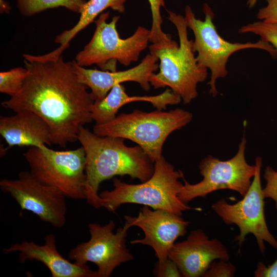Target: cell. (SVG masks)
<instances>
[{"label":"cell","instance_id":"cell-7","mask_svg":"<svg viewBox=\"0 0 277 277\" xmlns=\"http://www.w3.org/2000/svg\"><path fill=\"white\" fill-rule=\"evenodd\" d=\"M205 19L196 18L191 8L187 5L185 19L188 28L194 36L193 48L197 52L196 56L199 64L209 69L211 76L207 84L210 85L209 93L216 96L219 92L215 86L216 80L225 77L228 73L226 65L229 57L234 52L245 49L255 48L264 50L273 57H277V51L269 43L260 39L257 42L231 43L222 38L218 33L213 19L214 13L210 7L204 4Z\"/></svg>","mask_w":277,"mask_h":277},{"label":"cell","instance_id":"cell-18","mask_svg":"<svg viewBox=\"0 0 277 277\" xmlns=\"http://www.w3.org/2000/svg\"><path fill=\"white\" fill-rule=\"evenodd\" d=\"M181 100L180 96L169 88L155 95L129 96L124 86L118 84L114 86L105 97L94 101L90 107L91 117L96 125H101L113 120L119 109L129 103L147 102L157 110H162L168 105L180 103Z\"/></svg>","mask_w":277,"mask_h":277},{"label":"cell","instance_id":"cell-25","mask_svg":"<svg viewBox=\"0 0 277 277\" xmlns=\"http://www.w3.org/2000/svg\"><path fill=\"white\" fill-rule=\"evenodd\" d=\"M264 177L266 181L263 193L265 198H270L275 202L277 210V171L267 166L264 170Z\"/></svg>","mask_w":277,"mask_h":277},{"label":"cell","instance_id":"cell-30","mask_svg":"<svg viewBox=\"0 0 277 277\" xmlns=\"http://www.w3.org/2000/svg\"><path fill=\"white\" fill-rule=\"evenodd\" d=\"M258 0H247V5L249 8H251L253 7L256 3Z\"/></svg>","mask_w":277,"mask_h":277},{"label":"cell","instance_id":"cell-14","mask_svg":"<svg viewBox=\"0 0 277 277\" xmlns=\"http://www.w3.org/2000/svg\"><path fill=\"white\" fill-rule=\"evenodd\" d=\"M185 277L202 276L216 259L229 261L226 246L217 239L210 240L203 230H192L187 239L175 243L168 252Z\"/></svg>","mask_w":277,"mask_h":277},{"label":"cell","instance_id":"cell-15","mask_svg":"<svg viewBox=\"0 0 277 277\" xmlns=\"http://www.w3.org/2000/svg\"><path fill=\"white\" fill-rule=\"evenodd\" d=\"M158 58L148 54L136 66L124 71H110L86 69L73 61L78 81L91 90L94 101L105 97L115 85L125 82H135L145 90L150 88V78L159 68Z\"/></svg>","mask_w":277,"mask_h":277},{"label":"cell","instance_id":"cell-4","mask_svg":"<svg viewBox=\"0 0 277 277\" xmlns=\"http://www.w3.org/2000/svg\"><path fill=\"white\" fill-rule=\"evenodd\" d=\"M183 177L182 171L175 170L162 156L154 162L151 177L141 184H128L113 177V189L99 194L100 207L114 212L124 204L134 203L182 215L183 211L192 209L178 196L183 185L179 179Z\"/></svg>","mask_w":277,"mask_h":277},{"label":"cell","instance_id":"cell-11","mask_svg":"<svg viewBox=\"0 0 277 277\" xmlns=\"http://www.w3.org/2000/svg\"><path fill=\"white\" fill-rule=\"evenodd\" d=\"M115 227L112 220L105 225L90 223L88 228L90 239L71 249L68 258L81 265L93 263L98 267V277L110 276L122 263L134 259L126 245L127 232L130 227L125 223L123 227L114 233Z\"/></svg>","mask_w":277,"mask_h":277},{"label":"cell","instance_id":"cell-23","mask_svg":"<svg viewBox=\"0 0 277 277\" xmlns=\"http://www.w3.org/2000/svg\"><path fill=\"white\" fill-rule=\"evenodd\" d=\"M240 33H251L270 44L277 51V24L259 21L241 27Z\"/></svg>","mask_w":277,"mask_h":277},{"label":"cell","instance_id":"cell-8","mask_svg":"<svg viewBox=\"0 0 277 277\" xmlns=\"http://www.w3.org/2000/svg\"><path fill=\"white\" fill-rule=\"evenodd\" d=\"M23 155L38 180L56 187L66 197L86 199V155L82 146L58 151L43 145L30 147Z\"/></svg>","mask_w":277,"mask_h":277},{"label":"cell","instance_id":"cell-1","mask_svg":"<svg viewBox=\"0 0 277 277\" xmlns=\"http://www.w3.org/2000/svg\"><path fill=\"white\" fill-rule=\"evenodd\" d=\"M23 56L28 75L23 87L2 106L15 112L37 114L49 125L53 144L65 147L78 141L80 128L92 121L94 98L78 81L72 62H65L61 55L49 60Z\"/></svg>","mask_w":277,"mask_h":277},{"label":"cell","instance_id":"cell-6","mask_svg":"<svg viewBox=\"0 0 277 277\" xmlns=\"http://www.w3.org/2000/svg\"><path fill=\"white\" fill-rule=\"evenodd\" d=\"M109 12L102 13L94 20L95 30L84 49L76 55L75 62L80 66L97 65L104 71H116V62L129 66L137 61L142 51L148 44L150 30L138 26L134 33L122 38L116 30L119 16H114L109 23L107 21Z\"/></svg>","mask_w":277,"mask_h":277},{"label":"cell","instance_id":"cell-20","mask_svg":"<svg viewBox=\"0 0 277 277\" xmlns=\"http://www.w3.org/2000/svg\"><path fill=\"white\" fill-rule=\"evenodd\" d=\"M86 2V0H16V6L22 15L31 16L47 9L59 7L80 13Z\"/></svg>","mask_w":277,"mask_h":277},{"label":"cell","instance_id":"cell-17","mask_svg":"<svg viewBox=\"0 0 277 277\" xmlns=\"http://www.w3.org/2000/svg\"><path fill=\"white\" fill-rule=\"evenodd\" d=\"M0 134L8 145L6 149L14 146L38 147L53 144L49 125L41 117L30 111L1 116Z\"/></svg>","mask_w":277,"mask_h":277},{"label":"cell","instance_id":"cell-13","mask_svg":"<svg viewBox=\"0 0 277 277\" xmlns=\"http://www.w3.org/2000/svg\"><path fill=\"white\" fill-rule=\"evenodd\" d=\"M125 220L130 227L137 226L144 233L143 239L132 240L130 243L150 246L159 261L168 258L175 240L186 234L189 224L181 215L164 209H150L147 206L141 208L137 216L126 215Z\"/></svg>","mask_w":277,"mask_h":277},{"label":"cell","instance_id":"cell-26","mask_svg":"<svg viewBox=\"0 0 277 277\" xmlns=\"http://www.w3.org/2000/svg\"><path fill=\"white\" fill-rule=\"evenodd\" d=\"M158 277H180L182 274L176 263L168 258L163 261H158L153 270Z\"/></svg>","mask_w":277,"mask_h":277},{"label":"cell","instance_id":"cell-10","mask_svg":"<svg viewBox=\"0 0 277 277\" xmlns=\"http://www.w3.org/2000/svg\"><path fill=\"white\" fill-rule=\"evenodd\" d=\"M256 172L250 188L243 199L230 204L225 199L217 201L212 205V210L223 222L228 224H235L240 229V234L236 236L239 250L249 233L255 238L258 247L264 254L265 250L264 242H267L277 249V240L270 233L264 215L265 199L261 183V170L262 159H255Z\"/></svg>","mask_w":277,"mask_h":277},{"label":"cell","instance_id":"cell-2","mask_svg":"<svg viewBox=\"0 0 277 277\" xmlns=\"http://www.w3.org/2000/svg\"><path fill=\"white\" fill-rule=\"evenodd\" d=\"M77 140L86 155V199L95 208L100 207L98 191L103 181L128 175L143 182L154 172V163L144 150L126 145L124 138L98 136L82 126Z\"/></svg>","mask_w":277,"mask_h":277},{"label":"cell","instance_id":"cell-16","mask_svg":"<svg viewBox=\"0 0 277 277\" xmlns=\"http://www.w3.org/2000/svg\"><path fill=\"white\" fill-rule=\"evenodd\" d=\"M45 244L38 245L33 241H23L11 245L3 249L5 253L18 252V262L36 260L44 264L52 277H98L97 271L90 269L86 265L72 263L58 251L56 238L52 233L44 238Z\"/></svg>","mask_w":277,"mask_h":277},{"label":"cell","instance_id":"cell-5","mask_svg":"<svg viewBox=\"0 0 277 277\" xmlns=\"http://www.w3.org/2000/svg\"><path fill=\"white\" fill-rule=\"evenodd\" d=\"M192 119L191 113L179 108L149 112L135 109L131 113H122L105 124L95 125L93 132L98 136L131 140L154 163L163 156V147L168 136L186 126Z\"/></svg>","mask_w":277,"mask_h":277},{"label":"cell","instance_id":"cell-29","mask_svg":"<svg viewBox=\"0 0 277 277\" xmlns=\"http://www.w3.org/2000/svg\"><path fill=\"white\" fill-rule=\"evenodd\" d=\"M11 10L10 5L4 0H0V12L1 13H9Z\"/></svg>","mask_w":277,"mask_h":277},{"label":"cell","instance_id":"cell-28","mask_svg":"<svg viewBox=\"0 0 277 277\" xmlns=\"http://www.w3.org/2000/svg\"><path fill=\"white\" fill-rule=\"evenodd\" d=\"M254 275L255 277H277V259L268 266L258 262Z\"/></svg>","mask_w":277,"mask_h":277},{"label":"cell","instance_id":"cell-27","mask_svg":"<svg viewBox=\"0 0 277 277\" xmlns=\"http://www.w3.org/2000/svg\"><path fill=\"white\" fill-rule=\"evenodd\" d=\"M267 5L261 8L256 17L260 21L277 24V0H266Z\"/></svg>","mask_w":277,"mask_h":277},{"label":"cell","instance_id":"cell-22","mask_svg":"<svg viewBox=\"0 0 277 277\" xmlns=\"http://www.w3.org/2000/svg\"><path fill=\"white\" fill-rule=\"evenodd\" d=\"M152 14V25L149 42L152 44L164 43L172 40L171 36L164 33L162 29L163 23L161 8L165 7L164 0H148Z\"/></svg>","mask_w":277,"mask_h":277},{"label":"cell","instance_id":"cell-19","mask_svg":"<svg viewBox=\"0 0 277 277\" xmlns=\"http://www.w3.org/2000/svg\"><path fill=\"white\" fill-rule=\"evenodd\" d=\"M127 0H89L83 6L80 11V17L77 24L69 30L64 31L57 35L55 42L61 46L55 50L49 53L52 57H59L62 52L69 47V42L82 30L85 28L95 18L108 8L119 13L125 10V4Z\"/></svg>","mask_w":277,"mask_h":277},{"label":"cell","instance_id":"cell-3","mask_svg":"<svg viewBox=\"0 0 277 277\" xmlns=\"http://www.w3.org/2000/svg\"><path fill=\"white\" fill-rule=\"evenodd\" d=\"M167 12V19L176 28L180 43L172 39L149 46V53L160 60L159 72L153 73L149 82L154 89L169 87L188 104L197 97V84L207 78V69L199 64L194 55L193 40L188 38L184 16Z\"/></svg>","mask_w":277,"mask_h":277},{"label":"cell","instance_id":"cell-24","mask_svg":"<svg viewBox=\"0 0 277 277\" xmlns=\"http://www.w3.org/2000/svg\"><path fill=\"white\" fill-rule=\"evenodd\" d=\"M236 272L235 266L228 261L219 260L213 261L209 266L202 276L232 277Z\"/></svg>","mask_w":277,"mask_h":277},{"label":"cell","instance_id":"cell-9","mask_svg":"<svg viewBox=\"0 0 277 277\" xmlns=\"http://www.w3.org/2000/svg\"><path fill=\"white\" fill-rule=\"evenodd\" d=\"M246 142L244 135L237 153L228 160L222 161L210 155L202 160L199 169L203 180L191 184L183 177L184 184L178 194L180 199L187 203L221 189L235 191L243 197L250 188L256 169L255 165H251L246 160Z\"/></svg>","mask_w":277,"mask_h":277},{"label":"cell","instance_id":"cell-12","mask_svg":"<svg viewBox=\"0 0 277 277\" xmlns=\"http://www.w3.org/2000/svg\"><path fill=\"white\" fill-rule=\"evenodd\" d=\"M0 189L15 200L22 210L32 212L54 227L60 228L65 225L66 196L56 187L38 180L30 171L20 172L14 180H2Z\"/></svg>","mask_w":277,"mask_h":277},{"label":"cell","instance_id":"cell-21","mask_svg":"<svg viewBox=\"0 0 277 277\" xmlns=\"http://www.w3.org/2000/svg\"><path fill=\"white\" fill-rule=\"evenodd\" d=\"M28 75L27 69L13 68L9 71L0 72V92L11 96L18 93Z\"/></svg>","mask_w":277,"mask_h":277}]
</instances>
